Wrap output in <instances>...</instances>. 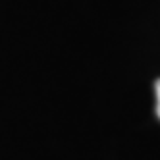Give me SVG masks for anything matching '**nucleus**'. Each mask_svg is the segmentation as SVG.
<instances>
[{
  "mask_svg": "<svg viewBox=\"0 0 160 160\" xmlns=\"http://www.w3.org/2000/svg\"><path fill=\"white\" fill-rule=\"evenodd\" d=\"M154 93H156V114L160 118V79L154 83Z\"/></svg>",
  "mask_w": 160,
  "mask_h": 160,
  "instance_id": "f257e3e1",
  "label": "nucleus"
}]
</instances>
